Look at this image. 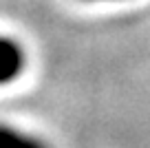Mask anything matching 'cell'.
<instances>
[{"label": "cell", "mask_w": 150, "mask_h": 148, "mask_svg": "<svg viewBox=\"0 0 150 148\" xmlns=\"http://www.w3.org/2000/svg\"><path fill=\"white\" fill-rule=\"evenodd\" d=\"M88 2H97V0H88Z\"/></svg>", "instance_id": "obj_3"}, {"label": "cell", "mask_w": 150, "mask_h": 148, "mask_svg": "<svg viewBox=\"0 0 150 148\" xmlns=\"http://www.w3.org/2000/svg\"><path fill=\"white\" fill-rule=\"evenodd\" d=\"M0 148H49L42 139L0 124Z\"/></svg>", "instance_id": "obj_2"}, {"label": "cell", "mask_w": 150, "mask_h": 148, "mask_svg": "<svg viewBox=\"0 0 150 148\" xmlns=\"http://www.w3.org/2000/svg\"><path fill=\"white\" fill-rule=\"evenodd\" d=\"M24 69V53L11 38H0V84H9Z\"/></svg>", "instance_id": "obj_1"}]
</instances>
